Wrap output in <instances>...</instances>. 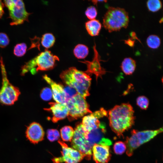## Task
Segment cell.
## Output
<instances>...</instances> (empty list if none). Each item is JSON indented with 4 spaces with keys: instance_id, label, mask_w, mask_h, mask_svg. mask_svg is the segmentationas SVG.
<instances>
[{
    "instance_id": "6da1fadb",
    "label": "cell",
    "mask_w": 163,
    "mask_h": 163,
    "mask_svg": "<svg viewBox=\"0 0 163 163\" xmlns=\"http://www.w3.org/2000/svg\"><path fill=\"white\" fill-rule=\"evenodd\" d=\"M132 106L128 103L116 105L108 112L110 126L112 130L120 137L134 124L135 119Z\"/></svg>"
},
{
    "instance_id": "7a4b0ae2",
    "label": "cell",
    "mask_w": 163,
    "mask_h": 163,
    "mask_svg": "<svg viewBox=\"0 0 163 163\" xmlns=\"http://www.w3.org/2000/svg\"><path fill=\"white\" fill-rule=\"evenodd\" d=\"M60 77L66 85L75 88L85 99L90 95L89 89L91 79L85 72L71 67L62 71Z\"/></svg>"
},
{
    "instance_id": "3957f363",
    "label": "cell",
    "mask_w": 163,
    "mask_h": 163,
    "mask_svg": "<svg viewBox=\"0 0 163 163\" xmlns=\"http://www.w3.org/2000/svg\"><path fill=\"white\" fill-rule=\"evenodd\" d=\"M59 61V58L57 56L53 55L50 51L46 49L21 67V75H24L29 72L34 75L39 71L52 69L54 67L56 62Z\"/></svg>"
},
{
    "instance_id": "277c9868",
    "label": "cell",
    "mask_w": 163,
    "mask_h": 163,
    "mask_svg": "<svg viewBox=\"0 0 163 163\" xmlns=\"http://www.w3.org/2000/svg\"><path fill=\"white\" fill-rule=\"evenodd\" d=\"M129 23L128 12L119 7H109L103 18V26L110 33L126 28Z\"/></svg>"
},
{
    "instance_id": "5b68a950",
    "label": "cell",
    "mask_w": 163,
    "mask_h": 163,
    "mask_svg": "<svg viewBox=\"0 0 163 163\" xmlns=\"http://www.w3.org/2000/svg\"><path fill=\"white\" fill-rule=\"evenodd\" d=\"M162 127L154 130L139 131L133 129L131 132V136L127 137L125 141L126 154L129 156H131L134 151L140 145L153 139L157 135L162 132Z\"/></svg>"
},
{
    "instance_id": "8992f818",
    "label": "cell",
    "mask_w": 163,
    "mask_h": 163,
    "mask_svg": "<svg viewBox=\"0 0 163 163\" xmlns=\"http://www.w3.org/2000/svg\"><path fill=\"white\" fill-rule=\"evenodd\" d=\"M0 63L2 78V86L0 90V103L11 105L18 100L20 92L18 88L13 85L8 80L2 56L0 58Z\"/></svg>"
},
{
    "instance_id": "52a82bcc",
    "label": "cell",
    "mask_w": 163,
    "mask_h": 163,
    "mask_svg": "<svg viewBox=\"0 0 163 163\" xmlns=\"http://www.w3.org/2000/svg\"><path fill=\"white\" fill-rule=\"evenodd\" d=\"M4 2L9 11V18L11 19V25H17L25 21H28V17L31 13L27 11L22 0H6Z\"/></svg>"
},
{
    "instance_id": "ba28073f",
    "label": "cell",
    "mask_w": 163,
    "mask_h": 163,
    "mask_svg": "<svg viewBox=\"0 0 163 163\" xmlns=\"http://www.w3.org/2000/svg\"><path fill=\"white\" fill-rule=\"evenodd\" d=\"M69 110L67 116L69 121L81 117L88 113H91L88 104L82 97L77 94L66 102Z\"/></svg>"
},
{
    "instance_id": "9c48e42d",
    "label": "cell",
    "mask_w": 163,
    "mask_h": 163,
    "mask_svg": "<svg viewBox=\"0 0 163 163\" xmlns=\"http://www.w3.org/2000/svg\"><path fill=\"white\" fill-rule=\"evenodd\" d=\"M71 145L73 149L82 154L86 159H91L92 148L84 136L82 123H78L74 130Z\"/></svg>"
},
{
    "instance_id": "30bf717a",
    "label": "cell",
    "mask_w": 163,
    "mask_h": 163,
    "mask_svg": "<svg viewBox=\"0 0 163 163\" xmlns=\"http://www.w3.org/2000/svg\"><path fill=\"white\" fill-rule=\"evenodd\" d=\"M62 148V156L55 158L52 159L53 163H78L84 158L78 151L69 147L67 145L60 140L58 141Z\"/></svg>"
},
{
    "instance_id": "8fae6325",
    "label": "cell",
    "mask_w": 163,
    "mask_h": 163,
    "mask_svg": "<svg viewBox=\"0 0 163 163\" xmlns=\"http://www.w3.org/2000/svg\"><path fill=\"white\" fill-rule=\"evenodd\" d=\"M93 50L94 57L91 61L85 60L80 62L87 65V69L85 72L89 75L94 74L96 76V80H97L99 77L101 78L102 76L105 74L106 71L101 66L100 56L96 49L95 44L93 46Z\"/></svg>"
},
{
    "instance_id": "7c38bea8",
    "label": "cell",
    "mask_w": 163,
    "mask_h": 163,
    "mask_svg": "<svg viewBox=\"0 0 163 163\" xmlns=\"http://www.w3.org/2000/svg\"><path fill=\"white\" fill-rule=\"evenodd\" d=\"M93 158L96 163H108L111 158L110 146L95 144L92 148Z\"/></svg>"
},
{
    "instance_id": "4fadbf2b",
    "label": "cell",
    "mask_w": 163,
    "mask_h": 163,
    "mask_svg": "<svg viewBox=\"0 0 163 163\" xmlns=\"http://www.w3.org/2000/svg\"><path fill=\"white\" fill-rule=\"evenodd\" d=\"M43 78L50 86L54 100L57 103L66 104L67 101L64 86L53 81L46 75H43Z\"/></svg>"
},
{
    "instance_id": "5bb4252c",
    "label": "cell",
    "mask_w": 163,
    "mask_h": 163,
    "mask_svg": "<svg viewBox=\"0 0 163 163\" xmlns=\"http://www.w3.org/2000/svg\"><path fill=\"white\" fill-rule=\"evenodd\" d=\"M26 134L27 138L30 142L36 144L43 140L44 132L40 124L34 122L27 127Z\"/></svg>"
},
{
    "instance_id": "9a60e30c",
    "label": "cell",
    "mask_w": 163,
    "mask_h": 163,
    "mask_svg": "<svg viewBox=\"0 0 163 163\" xmlns=\"http://www.w3.org/2000/svg\"><path fill=\"white\" fill-rule=\"evenodd\" d=\"M49 104L50 107L45 108L44 110L52 113V120L54 123H56L68 116L69 110L66 104L57 102H50Z\"/></svg>"
},
{
    "instance_id": "2e32d148",
    "label": "cell",
    "mask_w": 163,
    "mask_h": 163,
    "mask_svg": "<svg viewBox=\"0 0 163 163\" xmlns=\"http://www.w3.org/2000/svg\"><path fill=\"white\" fill-rule=\"evenodd\" d=\"M82 124L84 134L85 135L91 130L99 128L102 123L91 113L83 117Z\"/></svg>"
},
{
    "instance_id": "e0dca14e",
    "label": "cell",
    "mask_w": 163,
    "mask_h": 163,
    "mask_svg": "<svg viewBox=\"0 0 163 163\" xmlns=\"http://www.w3.org/2000/svg\"><path fill=\"white\" fill-rule=\"evenodd\" d=\"M85 27L88 34L91 36L98 35L101 27L100 21L94 19L87 21L85 23Z\"/></svg>"
},
{
    "instance_id": "ac0fdd59",
    "label": "cell",
    "mask_w": 163,
    "mask_h": 163,
    "mask_svg": "<svg viewBox=\"0 0 163 163\" xmlns=\"http://www.w3.org/2000/svg\"><path fill=\"white\" fill-rule=\"evenodd\" d=\"M136 66L135 61L131 58H126L122 61L121 68L126 75H131L134 72Z\"/></svg>"
},
{
    "instance_id": "d6986e66",
    "label": "cell",
    "mask_w": 163,
    "mask_h": 163,
    "mask_svg": "<svg viewBox=\"0 0 163 163\" xmlns=\"http://www.w3.org/2000/svg\"><path fill=\"white\" fill-rule=\"evenodd\" d=\"M88 48L87 46L82 44H79L75 47L74 54L75 56L78 59L85 58L88 54Z\"/></svg>"
},
{
    "instance_id": "ffe728a7",
    "label": "cell",
    "mask_w": 163,
    "mask_h": 163,
    "mask_svg": "<svg viewBox=\"0 0 163 163\" xmlns=\"http://www.w3.org/2000/svg\"><path fill=\"white\" fill-rule=\"evenodd\" d=\"M74 133V130L70 126H65L60 130V135L62 140L64 141L71 142Z\"/></svg>"
},
{
    "instance_id": "44dd1931",
    "label": "cell",
    "mask_w": 163,
    "mask_h": 163,
    "mask_svg": "<svg viewBox=\"0 0 163 163\" xmlns=\"http://www.w3.org/2000/svg\"><path fill=\"white\" fill-rule=\"evenodd\" d=\"M55 41V38L54 35L51 33H47L43 35L41 42L42 46L47 49L53 46Z\"/></svg>"
},
{
    "instance_id": "7402d4cb",
    "label": "cell",
    "mask_w": 163,
    "mask_h": 163,
    "mask_svg": "<svg viewBox=\"0 0 163 163\" xmlns=\"http://www.w3.org/2000/svg\"><path fill=\"white\" fill-rule=\"evenodd\" d=\"M146 43L149 48L155 49L160 46L161 44V40L158 36L155 35H151L147 38Z\"/></svg>"
},
{
    "instance_id": "603a6c76",
    "label": "cell",
    "mask_w": 163,
    "mask_h": 163,
    "mask_svg": "<svg viewBox=\"0 0 163 163\" xmlns=\"http://www.w3.org/2000/svg\"><path fill=\"white\" fill-rule=\"evenodd\" d=\"M146 4L149 10L152 12L158 11L162 6L161 2L159 0H149L147 1Z\"/></svg>"
},
{
    "instance_id": "cb8c5ba5",
    "label": "cell",
    "mask_w": 163,
    "mask_h": 163,
    "mask_svg": "<svg viewBox=\"0 0 163 163\" xmlns=\"http://www.w3.org/2000/svg\"><path fill=\"white\" fill-rule=\"evenodd\" d=\"M27 46L25 43H22L17 44L14 49V54L18 57H21L26 53Z\"/></svg>"
},
{
    "instance_id": "d4e9b609",
    "label": "cell",
    "mask_w": 163,
    "mask_h": 163,
    "mask_svg": "<svg viewBox=\"0 0 163 163\" xmlns=\"http://www.w3.org/2000/svg\"><path fill=\"white\" fill-rule=\"evenodd\" d=\"M126 149L125 143L121 141L116 142L113 146L114 151L117 155H122L125 152Z\"/></svg>"
},
{
    "instance_id": "484cf974",
    "label": "cell",
    "mask_w": 163,
    "mask_h": 163,
    "mask_svg": "<svg viewBox=\"0 0 163 163\" xmlns=\"http://www.w3.org/2000/svg\"><path fill=\"white\" fill-rule=\"evenodd\" d=\"M149 103L148 98L144 96H139L136 99L137 104L143 110H146L148 108Z\"/></svg>"
},
{
    "instance_id": "4316f807",
    "label": "cell",
    "mask_w": 163,
    "mask_h": 163,
    "mask_svg": "<svg viewBox=\"0 0 163 163\" xmlns=\"http://www.w3.org/2000/svg\"><path fill=\"white\" fill-rule=\"evenodd\" d=\"M59 131L56 129H49L47 131V136L48 139L51 142L58 140L60 137Z\"/></svg>"
},
{
    "instance_id": "83f0119b",
    "label": "cell",
    "mask_w": 163,
    "mask_h": 163,
    "mask_svg": "<svg viewBox=\"0 0 163 163\" xmlns=\"http://www.w3.org/2000/svg\"><path fill=\"white\" fill-rule=\"evenodd\" d=\"M53 96L51 90L49 88H43L40 93V97L43 100L48 101L51 100Z\"/></svg>"
},
{
    "instance_id": "f1b7e54d",
    "label": "cell",
    "mask_w": 163,
    "mask_h": 163,
    "mask_svg": "<svg viewBox=\"0 0 163 163\" xmlns=\"http://www.w3.org/2000/svg\"><path fill=\"white\" fill-rule=\"evenodd\" d=\"M64 89L66 94L67 102L74 96L78 94L75 88L68 85H66L65 87H64Z\"/></svg>"
},
{
    "instance_id": "f546056e",
    "label": "cell",
    "mask_w": 163,
    "mask_h": 163,
    "mask_svg": "<svg viewBox=\"0 0 163 163\" xmlns=\"http://www.w3.org/2000/svg\"><path fill=\"white\" fill-rule=\"evenodd\" d=\"M85 14L89 19L91 20L95 19L97 14V11L94 7L91 6L87 8Z\"/></svg>"
},
{
    "instance_id": "4dcf8cb0",
    "label": "cell",
    "mask_w": 163,
    "mask_h": 163,
    "mask_svg": "<svg viewBox=\"0 0 163 163\" xmlns=\"http://www.w3.org/2000/svg\"><path fill=\"white\" fill-rule=\"evenodd\" d=\"M10 42L8 35L4 33H0V47L4 48L7 46Z\"/></svg>"
},
{
    "instance_id": "1f68e13d",
    "label": "cell",
    "mask_w": 163,
    "mask_h": 163,
    "mask_svg": "<svg viewBox=\"0 0 163 163\" xmlns=\"http://www.w3.org/2000/svg\"><path fill=\"white\" fill-rule=\"evenodd\" d=\"M91 113L97 118L98 119L104 116H107L108 112L104 108H101L99 110L96 111L92 113Z\"/></svg>"
},
{
    "instance_id": "d6a6232c",
    "label": "cell",
    "mask_w": 163,
    "mask_h": 163,
    "mask_svg": "<svg viewBox=\"0 0 163 163\" xmlns=\"http://www.w3.org/2000/svg\"><path fill=\"white\" fill-rule=\"evenodd\" d=\"M4 5L3 2H2V1L0 0V19L4 14Z\"/></svg>"
},
{
    "instance_id": "836d02e7",
    "label": "cell",
    "mask_w": 163,
    "mask_h": 163,
    "mask_svg": "<svg viewBox=\"0 0 163 163\" xmlns=\"http://www.w3.org/2000/svg\"><path fill=\"white\" fill-rule=\"evenodd\" d=\"M126 43L129 45L132 46L134 45V42L130 40H128L125 41Z\"/></svg>"
},
{
    "instance_id": "e575fe53",
    "label": "cell",
    "mask_w": 163,
    "mask_h": 163,
    "mask_svg": "<svg viewBox=\"0 0 163 163\" xmlns=\"http://www.w3.org/2000/svg\"><path fill=\"white\" fill-rule=\"evenodd\" d=\"M92 2L93 3V4L94 5H97V3L98 2H107V1L106 0H103V1H98V0H93L92 1Z\"/></svg>"
}]
</instances>
